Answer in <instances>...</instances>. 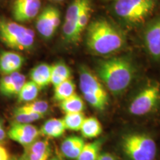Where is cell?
<instances>
[{"mask_svg": "<svg viewBox=\"0 0 160 160\" xmlns=\"http://www.w3.org/2000/svg\"><path fill=\"white\" fill-rule=\"evenodd\" d=\"M142 42L148 55L160 62V14L150 19L142 27Z\"/></svg>", "mask_w": 160, "mask_h": 160, "instance_id": "cell-7", "label": "cell"}, {"mask_svg": "<svg viewBox=\"0 0 160 160\" xmlns=\"http://www.w3.org/2000/svg\"><path fill=\"white\" fill-rule=\"evenodd\" d=\"M49 160H60V159H58L57 157H53V158H52V159H49Z\"/></svg>", "mask_w": 160, "mask_h": 160, "instance_id": "cell-34", "label": "cell"}, {"mask_svg": "<svg viewBox=\"0 0 160 160\" xmlns=\"http://www.w3.org/2000/svg\"><path fill=\"white\" fill-rule=\"evenodd\" d=\"M122 150L131 160H154L157 144L148 135L130 133L123 138Z\"/></svg>", "mask_w": 160, "mask_h": 160, "instance_id": "cell-5", "label": "cell"}, {"mask_svg": "<svg viewBox=\"0 0 160 160\" xmlns=\"http://www.w3.org/2000/svg\"><path fill=\"white\" fill-rule=\"evenodd\" d=\"M24 62V58L12 51H2L0 54V73L4 76L18 72Z\"/></svg>", "mask_w": 160, "mask_h": 160, "instance_id": "cell-10", "label": "cell"}, {"mask_svg": "<svg viewBox=\"0 0 160 160\" xmlns=\"http://www.w3.org/2000/svg\"><path fill=\"white\" fill-rule=\"evenodd\" d=\"M66 130L67 129L63 119L53 118L46 121L39 131L42 136L57 139L62 137Z\"/></svg>", "mask_w": 160, "mask_h": 160, "instance_id": "cell-13", "label": "cell"}, {"mask_svg": "<svg viewBox=\"0 0 160 160\" xmlns=\"http://www.w3.org/2000/svg\"><path fill=\"white\" fill-rule=\"evenodd\" d=\"M97 160H117L114 156L110 153H100Z\"/></svg>", "mask_w": 160, "mask_h": 160, "instance_id": "cell-31", "label": "cell"}, {"mask_svg": "<svg viewBox=\"0 0 160 160\" xmlns=\"http://www.w3.org/2000/svg\"><path fill=\"white\" fill-rule=\"evenodd\" d=\"M80 131L84 138L94 139L102 133V126L97 117H90L85 118Z\"/></svg>", "mask_w": 160, "mask_h": 160, "instance_id": "cell-14", "label": "cell"}, {"mask_svg": "<svg viewBox=\"0 0 160 160\" xmlns=\"http://www.w3.org/2000/svg\"><path fill=\"white\" fill-rule=\"evenodd\" d=\"M92 11L93 9L91 0H86L78 17V28L81 33H82L89 25Z\"/></svg>", "mask_w": 160, "mask_h": 160, "instance_id": "cell-24", "label": "cell"}, {"mask_svg": "<svg viewBox=\"0 0 160 160\" xmlns=\"http://www.w3.org/2000/svg\"><path fill=\"white\" fill-rule=\"evenodd\" d=\"M111 13L124 30L142 28L153 17L159 0H113Z\"/></svg>", "mask_w": 160, "mask_h": 160, "instance_id": "cell-3", "label": "cell"}, {"mask_svg": "<svg viewBox=\"0 0 160 160\" xmlns=\"http://www.w3.org/2000/svg\"><path fill=\"white\" fill-rule=\"evenodd\" d=\"M40 88L33 81L25 82L18 94L19 102H30L37 99Z\"/></svg>", "mask_w": 160, "mask_h": 160, "instance_id": "cell-19", "label": "cell"}, {"mask_svg": "<svg viewBox=\"0 0 160 160\" xmlns=\"http://www.w3.org/2000/svg\"><path fill=\"white\" fill-rule=\"evenodd\" d=\"M86 29V46L93 54L108 57L127 48L125 30L107 18H97Z\"/></svg>", "mask_w": 160, "mask_h": 160, "instance_id": "cell-1", "label": "cell"}, {"mask_svg": "<svg viewBox=\"0 0 160 160\" xmlns=\"http://www.w3.org/2000/svg\"><path fill=\"white\" fill-rule=\"evenodd\" d=\"M85 106L83 99L77 93H74L71 97L60 102L59 103L60 108L64 113H65V114L66 113L83 112Z\"/></svg>", "mask_w": 160, "mask_h": 160, "instance_id": "cell-16", "label": "cell"}, {"mask_svg": "<svg viewBox=\"0 0 160 160\" xmlns=\"http://www.w3.org/2000/svg\"><path fill=\"white\" fill-rule=\"evenodd\" d=\"M105 1H107V2H112V1H113V0H105Z\"/></svg>", "mask_w": 160, "mask_h": 160, "instance_id": "cell-36", "label": "cell"}, {"mask_svg": "<svg viewBox=\"0 0 160 160\" xmlns=\"http://www.w3.org/2000/svg\"><path fill=\"white\" fill-rule=\"evenodd\" d=\"M37 29L43 37L48 39L54 34L56 30L53 28L50 18L49 7L45 8L38 16L37 19Z\"/></svg>", "mask_w": 160, "mask_h": 160, "instance_id": "cell-15", "label": "cell"}, {"mask_svg": "<svg viewBox=\"0 0 160 160\" xmlns=\"http://www.w3.org/2000/svg\"><path fill=\"white\" fill-rule=\"evenodd\" d=\"M53 1H57V2H62V1H63V0H53Z\"/></svg>", "mask_w": 160, "mask_h": 160, "instance_id": "cell-35", "label": "cell"}, {"mask_svg": "<svg viewBox=\"0 0 160 160\" xmlns=\"http://www.w3.org/2000/svg\"><path fill=\"white\" fill-rule=\"evenodd\" d=\"M8 136L10 139H11L16 142L20 144L24 147L31 145L33 142H35L37 139L34 137H32L31 136L24 134V133H19V132L13 131V130L9 129L8 132Z\"/></svg>", "mask_w": 160, "mask_h": 160, "instance_id": "cell-29", "label": "cell"}, {"mask_svg": "<svg viewBox=\"0 0 160 160\" xmlns=\"http://www.w3.org/2000/svg\"><path fill=\"white\" fill-rule=\"evenodd\" d=\"M49 105L47 102L43 100H37V101H32L30 102L25 103L21 107L18 108L17 109L20 111L30 112V113H40V114L45 115L46 112L48 111Z\"/></svg>", "mask_w": 160, "mask_h": 160, "instance_id": "cell-25", "label": "cell"}, {"mask_svg": "<svg viewBox=\"0 0 160 160\" xmlns=\"http://www.w3.org/2000/svg\"><path fill=\"white\" fill-rule=\"evenodd\" d=\"M43 117V114L20 111V110L17 108L16 109L14 112V119L16 122L31 123L33 122L38 121V120L42 119Z\"/></svg>", "mask_w": 160, "mask_h": 160, "instance_id": "cell-28", "label": "cell"}, {"mask_svg": "<svg viewBox=\"0 0 160 160\" xmlns=\"http://www.w3.org/2000/svg\"><path fill=\"white\" fill-rule=\"evenodd\" d=\"M76 85L71 79H67L54 87V99L62 102L74 94Z\"/></svg>", "mask_w": 160, "mask_h": 160, "instance_id": "cell-18", "label": "cell"}, {"mask_svg": "<svg viewBox=\"0 0 160 160\" xmlns=\"http://www.w3.org/2000/svg\"><path fill=\"white\" fill-rule=\"evenodd\" d=\"M25 154L48 155L51 154V149L48 140H36L31 145L25 147Z\"/></svg>", "mask_w": 160, "mask_h": 160, "instance_id": "cell-21", "label": "cell"}, {"mask_svg": "<svg viewBox=\"0 0 160 160\" xmlns=\"http://www.w3.org/2000/svg\"><path fill=\"white\" fill-rule=\"evenodd\" d=\"M71 71L69 67L64 62H58L52 65L51 81L54 87L63 82L65 80L71 79Z\"/></svg>", "mask_w": 160, "mask_h": 160, "instance_id": "cell-17", "label": "cell"}, {"mask_svg": "<svg viewBox=\"0 0 160 160\" xmlns=\"http://www.w3.org/2000/svg\"><path fill=\"white\" fill-rule=\"evenodd\" d=\"M6 137V133L5 129H4L3 124L2 121H0V144L2 143L4 140L5 139Z\"/></svg>", "mask_w": 160, "mask_h": 160, "instance_id": "cell-32", "label": "cell"}, {"mask_svg": "<svg viewBox=\"0 0 160 160\" xmlns=\"http://www.w3.org/2000/svg\"><path fill=\"white\" fill-rule=\"evenodd\" d=\"M85 145L82 137L78 136H70L65 138L61 144V151L65 157L76 159L79 157Z\"/></svg>", "mask_w": 160, "mask_h": 160, "instance_id": "cell-11", "label": "cell"}, {"mask_svg": "<svg viewBox=\"0 0 160 160\" xmlns=\"http://www.w3.org/2000/svg\"><path fill=\"white\" fill-rule=\"evenodd\" d=\"M102 145V140L98 139L90 143H85L82 151L76 160H97Z\"/></svg>", "mask_w": 160, "mask_h": 160, "instance_id": "cell-20", "label": "cell"}, {"mask_svg": "<svg viewBox=\"0 0 160 160\" xmlns=\"http://www.w3.org/2000/svg\"><path fill=\"white\" fill-rule=\"evenodd\" d=\"M10 129L24 133V134L31 136V137H34L37 139L41 136L39 130L36 126L31 125L30 123H19L14 122L12 124Z\"/></svg>", "mask_w": 160, "mask_h": 160, "instance_id": "cell-27", "label": "cell"}, {"mask_svg": "<svg viewBox=\"0 0 160 160\" xmlns=\"http://www.w3.org/2000/svg\"><path fill=\"white\" fill-rule=\"evenodd\" d=\"M52 65L48 64L42 63L31 70L30 77L40 89L43 88L51 84Z\"/></svg>", "mask_w": 160, "mask_h": 160, "instance_id": "cell-12", "label": "cell"}, {"mask_svg": "<svg viewBox=\"0 0 160 160\" xmlns=\"http://www.w3.org/2000/svg\"><path fill=\"white\" fill-rule=\"evenodd\" d=\"M135 64L128 56H116L99 60L97 65V77L112 94L123 93L134 79Z\"/></svg>", "mask_w": 160, "mask_h": 160, "instance_id": "cell-2", "label": "cell"}, {"mask_svg": "<svg viewBox=\"0 0 160 160\" xmlns=\"http://www.w3.org/2000/svg\"><path fill=\"white\" fill-rule=\"evenodd\" d=\"M0 39L10 48L25 51L33 46L34 33L16 22L2 18L0 19Z\"/></svg>", "mask_w": 160, "mask_h": 160, "instance_id": "cell-4", "label": "cell"}, {"mask_svg": "<svg viewBox=\"0 0 160 160\" xmlns=\"http://www.w3.org/2000/svg\"><path fill=\"white\" fill-rule=\"evenodd\" d=\"M86 0H73L68 8L65 14V22L78 24V17Z\"/></svg>", "mask_w": 160, "mask_h": 160, "instance_id": "cell-23", "label": "cell"}, {"mask_svg": "<svg viewBox=\"0 0 160 160\" xmlns=\"http://www.w3.org/2000/svg\"><path fill=\"white\" fill-rule=\"evenodd\" d=\"M79 88L82 95H93L108 101V95L101 80L86 66L79 68Z\"/></svg>", "mask_w": 160, "mask_h": 160, "instance_id": "cell-8", "label": "cell"}, {"mask_svg": "<svg viewBox=\"0 0 160 160\" xmlns=\"http://www.w3.org/2000/svg\"><path fill=\"white\" fill-rule=\"evenodd\" d=\"M160 103V83L149 81L134 96L129 112L134 116H144L153 111Z\"/></svg>", "mask_w": 160, "mask_h": 160, "instance_id": "cell-6", "label": "cell"}, {"mask_svg": "<svg viewBox=\"0 0 160 160\" xmlns=\"http://www.w3.org/2000/svg\"><path fill=\"white\" fill-rule=\"evenodd\" d=\"M0 160H10V155L8 151L5 147L0 144Z\"/></svg>", "mask_w": 160, "mask_h": 160, "instance_id": "cell-30", "label": "cell"}, {"mask_svg": "<svg viewBox=\"0 0 160 160\" xmlns=\"http://www.w3.org/2000/svg\"><path fill=\"white\" fill-rule=\"evenodd\" d=\"M85 118L82 112H80V113H66L62 119L65 122L66 129L73 131H79L81 129Z\"/></svg>", "mask_w": 160, "mask_h": 160, "instance_id": "cell-22", "label": "cell"}, {"mask_svg": "<svg viewBox=\"0 0 160 160\" xmlns=\"http://www.w3.org/2000/svg\"><path fill=\"white\" fill-rule=\"evenodd\" d=\"M40 7V0H16L13 6V17L20 22L30 21L37 17Z\"/></svg>", "mask_w": 160, "mask_h": 160, "instance_id": "cell-9", "label": "cell"}, {"mask_svg": "<svg viewBox=\"0 0 160 160\" xmlns=\"http://www.w3.org/2000/svg\"><path fill=\"white\" fill-rule=\"evenodd\" d=\"M25 82L26 79L25 76L20 73L19 72H17L15 79L13 81V82L8 88H6L2 93V94L5 96V97H13V96L18 95Z\"/></svg>", "mask_w": 160, "mask_h": 160, "instance_id": "cell-26", "label": "cell"}, {"mask_svg": "<svg viewBox=\"0 0 160 160\" xmlns=\"http://www.w3.org/2000/svg\"><path fill=\"white\" fill-rule=\"evenodd\" d=\"M10 160H28L27 157H25V154L22 155L21 157H14L13 158V159H10Z\"/></svg>", "mask_w": 160, "mask_h": 160, "instance_id": "cell-33", "label": "cell"}]
</instances>
